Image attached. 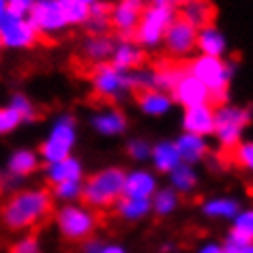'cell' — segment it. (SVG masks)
<instances>
[{
    "mask_svg": "<svg viewBox=\"0 0 253 253\" xmlns=\"http://www.w3.org/2000/svg\"><path fill=\"white\" fill-rule=\"evenodd\" d=\"M54 211V200L45 187H20L0 208V221L11 232H26L43 223Z\"/></svg>",
    "mask_w": 253,
    "mask_h": 253,
    "instance_id": "1",
    "label": "cell"
},
{
    "mask_svg": "<svg viewBox=\"0 0 253 253\" xmlns=\"http://www.w3.org/2000/svg\"><path fill=\"white\" fill-rule=\"evenodd\" d=\"M253 120V110L249 105L240 103H219L214 107V129H212V140L223 153H232L240 142L245 140V133L249 129Z\"/></svg>",
    "mask_w": 253,
    "mask_h": 253,
    "instance_id": "2",
    "label": "cell"
},
{
    "mask_svg": "<svg viewBox=\"0 0 253 253\" xmlns=\"http://www.w3.org/2000/svg\"><path fill=\"white\" fill-rule=\"evenodd\" d=\"M185 67H187L189 75H193L195 80H200L202 84L208 88L212 101L225 103L227 97H230L232 80H234V75H236V67H234L232 60L195 54L193 58L189 60V65H185Z\"/></svg>",
    "mask_w": 253,
    "mask_h": 253,
    "instance_id": "3",
    "label": "cell"
},
{
    "mask_svg": "<svg viewBox=\"0 0 253 253\" xmlns=\"http://www.w3.org/2000/svg\"><path fill=\"white\" fill-rule=\"evenodd\" d=\"M80 142V125L73 114H58L52 123H49L45 135L39 144V157L45 163H54L60 159H67L75 153Z\"/></svg>",
    "mask_w": 253,
    "mask_h": 253,
    "instance_id": "4",
    "label": "cell"
},
{
    "mask_svg": "<svg viewBox=\"0 0 253 253\" xmlns=\"http://www.w3.org/2000/svg\"><path fill=\"white\" fill-rule=\"evenodd\" d=\"M125 191V169L118 166H107L97 169L88 178H84L82 202L94 211L112 208L123 198Z\"/></svg>",
    "mask_w": 253,
    "mask_h": 253,
    "instance_id": "5",
    "label": "cell"
},
{
    "mask_svg": "<svg viewBox=\"0 0 253 253\" xmlns=\"http://www.w3.org/2000/svg\"><path fill=\"white\" fill-rule=\"evenodd\" d=\"M54 225L67 243H84L92 238L99 227V212L84 202L60 204L54 212Z\"/></svg>",
    "mask_w": 253,
    "mask_h": 253,
    "instance_id": "6",
    "label": "cell"
},
{
    "mask_svg": "<svg viewBox=\"0 0 253 253\" xmlns=\"http://www.w3.org/2000/svg\"><path fill=\"white\" fill-rule=\"evenodd\" d=\"M90 88L101 101H107L110 105L125 103L131 94H135L133 73L120 71L110 62H103V65L92 67Z\"/></svg>",
    "mask_w": 253,
    "mask_h": 253,
    "instance_id": "7",
    "label": "cell"
},
{
    "mask_svg": "<svg viewBox=\"0 0 253 253\" xmlns=\"http://www.w3.org/2000/svg\"><path fill=\"white\" fill-rule=\"evenodd\" d=\"M178 15V9H161V7H150L142 11V17L137 22V28L133 33V41L140 45L144 52H157L161 49L163 37L174 17Z\"/></svg>",
    "mask_w": 253,
    "mask_h": 253,
    "instance_id": "8",
    "label": "cell"
},
{
    "mask_svg": "<svg viewBox=\"0 0 253 253\" xmlns=\"http://www.w3.org/2000/svg\"><path fill=\"white\" fill-rule=\"evenodd\" d=\"M28 20L39 39H54L69 28L60 0H37L33 11L28 13Z\"/></svg>",
    "mask_w": 253,
    "mask_h": 253,
    "instance_id": "9",
    "label": "cell"
},
{
    "mask_svg": "<svg viewBox=\"0 0 253 253\" xmlns=\"http://www.w3.org/2000/svg\"><path fill=\"white\" fill-rule=\"evenodd\" d=\"M0 41H2V47L22 52V49L35 47L39 41V35H37L28 17L7 13L0 20Z\"/></svg>",
    "mask_w": 253,
    "mask_h": 253,
    "instance_id": "10",
    "label": "cell"
},
{
    "mask_svg": "<svg viewBox=\"0 0 253 253\" xmlns=\"http://www.w3.org/2000/svg\"><path fill=\"white\" fill-rule=\"evenodd\" d=\"M146 0H116L110 4V30L118 39H133Z\"/></svg>",
    "mask_w": 253,
    "mask_h": 253,
    "instance_id": "11",
    "label": "cell"
},
{
    "mask_svg": "<svg viewBox=\"0 0 253 253\" xmlns=\"http://www.w3.org/2000/svg\"><path fill=\"white\" fill-rule=\"evenodd\" d=\"M195 39H198V30L176 15L166 30L161 49H166L172 58H189L195 52Z\"/></svg>",
    "mask_w": 253,
    "mask_h": 253,
    "instance_id": "12",
    "label": "cell"
},
{
    "mask_svg": "<svg viewBox=\"0 0 253 253\" xmlns=\"http://www.w3.org/2000/svg\"><path fill=\"white\" fill-rule=\"evenodd\" d=\"M88 125L101 137H123L129 131V116L123 107L105 105L90 114Z\"/></svg>",
    "mask_w": 253,
    "mask_h": 253,
    "instance_id": "13",
    "label": "cell"
},
{
    "mask_svg": "<svg viewBox=\"0 0 253 253\" xmlns=\"http://www.w3.org/2000/svg\"><path fill=\"white\" fill-rule=\"evenodd\" d=\"M159 189V174L150 168H131L125 169V191L126 198L150 200L153 193Z\"/></svg>",
    "mask_w": 253,
    "mask_h": 253,
    "instance_id": "14",
    "label": "cell"
},
{
    "mask_svg": "<svg viewBox=\"0 0 253 253\" xmlns=\"http://www.w3.org/2000/svg\"><path fill=\"white\" fill-rule=\"evenodd\" d=\"M41 168H43V161H41L39 153H37L35 148L22 146V148H15L13 153L7 157L4 174L11 176V178L17 180V182H22V180H26L28 176L37 174Z\"/></svg>",
    "mask_w": 253,
    "mask_h": 253,
    "instance_id": "15",
    "label": "cell"
},
{
    "mask_svg": "<svg viewBox=\"0 0 253 253\" xmlns=\"http://www.w3.org/2000/svg\"><path fill=\"white\" fill-rule=\"evenodd\" d=\"M182 131L185 133H195L202 137H211L214 129V105L200 103L182 110Z\"/></svg>",
    "mask_w": 253,
    "mask_h": 253,
    "instance_id": "16",
    "label": "cell"
},
{
    "mask_svg": "<svg viewBox=\"0 0 253 253\" xmlns=\"http://www.w3.org/2000/svg\"><path fill=\"white\" fill-rule=\"evenodd\" d=\"M43 176L49 187L60 185V182H73V180H84L86 178V168L80 157H67V159L45 163L43 166Z\"/></svg>",
    "mask_w": 253,
    "mask_h": 253,
    "instance_id": "17",
    "label": "cell"
},
{
    "mask_svg": "<svg viewBox=\"0 0 253 253\" xmlns=\"http://www.w3.org/2000/svg\"><path fill=\"white\" fill-rule=\"evenodd\" d=\"M146 62V52L137 45L133 39H116L110 56V65H114L120 71L133 73Z\"/></svg>",
    "mask_w": 253,
    "mask_h": 253,
    "instance_id": "18",
    "label": "cell"
},
{
    "mask_svg": "<svg viewBox=\"0 0 253 253\" xmlns=\"http://www.w3.org/2000/svg\"><path fill=\"white\" fill-rule=\"evenodd\" d=\"M169 94H172V99H174V105L178 103L182 110H185V107H191V105H200V103H212L208 88L189 73L182 75V80L174 86V90Z\"/></svg>",
    "mask_w": 253,
    "mask_h": 253,
    "instance_id": "19",
    "label": "cell"
},
{
    "mask_svg": "<svg viewBox=\"0 0 253 253\" xmlns=\"http://www.w3.org/2000/svg\"><path fill=\"white\" fill-rule=\"evenodd\" d=\"M227 49H230V41L217 24H208L198 30V39H195L198 54L212 56V58H227Z\"/></svg>",
    "mask_w": 253,
    "mask_h": 253,
    "instance_id": "20",
    "label": "cell"
},
{
    "mask_svg": "<svg viewBox=\"0 0 253 253\" xmlns=\"http://www.w3.org/2000/svg\"><path fill=\"white\" fill-rule=\"evenodd\" d=\"M174 144L180 155V161L189 163V166H198V163L206 161L208 155H211V137H202V135L182 131L174 140Z\"/></svg>",
    "mask_w": 253,
    "mask_h": 253,
    "instance_id": "21",
    "label": "cell"
},
{
    "mask_svg": "<svg viewBox=\"0 0 253 253\" xmlns=\"http://www.w3.org/2000/svg\"><path fill=\"white\" fill-rule=\"evenodd\" d=\"M148 163L153 166L150 169H153V172H157L159 176H161V174L168 176L174 168H178L182 161H180L178 150H176L174 140H168V137H163V140L153 142V150H150Z\"/></svg>",
    "mask_w": 253,
    "mask_h": 253,
    "instance_id": "22",
    "label": "cell"
},
{
    "mask_svg": "<svg viewBox=\"0 0 253 253\" xmlns=\"http://www.w3.org/2000/svg\"><path fill=\"white\" fill-rule=\"evenodd\" d=\"M137 110L148 118H163L174 110V99L169 92L157 90V88L142 90L137 92Z\"/></svg>",
    "mask_w": 253,
    "mask_h": 253,
    "instance_id": "23",
    "label": "cell"
},
{
    "mask_svg": "<svg viewBox=\"0 0 253 253\" xmlns=\"http://www.w3.org/2000/svg\"><path fill=\"white\" fill-rule=\"evenodd\" d=\"M243 208L238 198L234 195H211L202 202V214L211 221H232Z\"/></svg>",
    "mask_w": 253,
    "mask_h": 253,
    "instance_id": "24",
    "label": "cell"
},
{
    "mask_svg": "<svg viewBox=\"0 0 253 253\" xmlns=\"http://www.w3.org/2000/svg\"><path fill=\"white\" fill-rule=\"evenodd\" d=\"M114 39L112 35H88L84 41H82L80 54L86 62H90L92 67L103 65V62H110L112 49H114Z\"/></svg>",
    "mask_w": 253,
    "mask_h": 253,
    "instance_id": "25",
    "label": "cell"
},
{
    "mask_svg": "<svg viewBox=\"0 0 253 253\" xmlns=\"http://www.w3.org/2000/svg\"><path fill=\"white\" fill-rule=\"evenodd\" d=\"M214 15H217V9L211 0H185V2H180L178 17L191 24L195 30L214 24Z\"/></svg>",
    "mask_w": 253,
    "mask_h": 253,
    "instance_id": "26",
    "label": "cell"
},
{
    "mask_svg": "<svg viewBox=\"0 0 253 253\" xmlns=\"http://www.w3.org/2000/svg\"><path fill=\"white\" fill-rule=\"evenodd\" d=\"M168 185L174 189L180 198L185 195H191L195 189L200 187V174L195 166H189V163H180L178 168H174L172 172L168 174Z\"/></svg>",
    "mask_w": 253,
    "mask_h": 253,
    "instance_id": "27",
    "label": "cell"
},
{
    "mask_svg": "<svg viewBox=\"0 0 253 253\" xmlns=\"http://www.w3.org/2000/svg\"><path fill=\"white\" fill-rule=\"evenodd\" d=\"M114 211L123 221L126 223H140V221L148 219L153 214V206H150V200H140V198H126L123 195L116 204H114Z\"/></svg>",
    "mask_w": 253,
    "mask_h": 253,
    "instance_id": "28",
    "label": "cell"
},
{
    "mask_svg": "<svg viewBox=\"0 0 253 253\" xmlns=\"http://www.w3.org/2000/svg\"><path fill=\"white\" fill-rule=\"evenodd\" d=\"M185 73L187 67L180 65V62H161L159 67H153V88L163 92H172Z\"/></svg>",
    "mask_w": 253,
    "mask_h": 253,
    "instance_id": "29",
    "label": "cell"
},
{
    "mask_svg": "<svg viewBox=\"0 0 253 253\" xmlns=\"http://www.w3.org/2000/svg\"><path fill=\"white\" fill-rule=\"evenodd\" d=\"M180 204H182V198L169 185H159V189H157L153 193V198H150L153 212L161 219L172 217V214L180 208Z\"/></svg>",
    "mask_w": 253,
    "mask_h": 253,
    "instance_id": "30",
    "label": "cell"
},
{
    "mask_svg": "<svg viewBox=\"0 0 253 253\" xmlns=\"http://www.w3.org/2000/svg\"><path fill=\"white\" fill-rule=\"evenodd\" d=\"M88 35H110V4L105 0H97L88 9V20H86Z\"/></svg>",
    "mask_w": 253,
    "mask_h": 253,
    "instance_id": "31",
    "label": "cell"
},
{
    "mask_svg": "<svg viewBox=\"0 0 253 253\" xmlns=\"http://www.w3.org/2000/svg\"><path fill=\"white\" fill-rule=\"evenodd\" d=\"M82 191H84V180H73V182H60V185L49 187V195L58 204H73L82 202Z\"/></svg>",
    "mask_w": 253,
    "mask_h": 253,
    "instance_id": "32",
    "label": "cell"
},
{
    "mask_svg": "<svg viewBox=\"0 0 253 253\" xmlns=\"http://www.w3.org/2000/svg\"><path fill=\"white\" fill-rule=\"evenodd\" d=\"M125 150H126V157H129L133 163H148L150 159V150H153V142L144 135H131L125 144Z\"/></svg>",
    "mask_w": 253,
    "mask_h": 253,
    "instance_id": "33",
    "label": "cell"
},
{
    "mask_svg": "<svg viewBox=\"0 0 253 253\" xmlns=\"http://www.w3.org/2000/svg\"><path fill=\"white\" fill-rule=\"evenodd\" d=\"M60 4H62V11H65L69 28L84 26L86 20H88V9H90L88 4L80 2V0H60Z\"/></svg>",
    "mask_w": 253,
    "mask_h": 253,
    "instance_id": "34",
    "label": "cell"
},
{
    "mask_svg": "<svg viewBox=\"0 0 253 253\" xmlns=\"http://www.w3.org/2000/svg\"><path fill=\"white\" fill-rule=\"evenodd\" d=\"M230 234L253 240V208H240L236 217L230 221Z\"/></svg>",
    "mask_w": 253,
    "mask_h": 253,
    "instance_id": "35",
    "label": "cell"
},
{
    "mask_svg": "<svg viewBox=\"0 0 253 253\" xmlns=\"http://www.w3.org/2000/svg\"><path fill=\"white\" fill-rule=\"evenodd\" d=\"M9 105L13 107V110L20 114V118L24 120V125L26 123H33V120L37 118V105L35 101L28 97V94L24 92H13L9 99Z\"/></svg>",
    "mask_w": 253,
    "mask_h": 253,
    "instance_id": "36",
    "label": "cell"
},
{
    "mask_svg": "<svg viewBox=\"0 0 253 253\" xmlns=\"http://www.w3.org/2000/svg\"><path fill=\"white\" fill-rule=\"evenodd\" d=\"M22 125H24V120L20 118V114H17L9 103L0 105V137L15 133Z\"/></svg>",
    "mask_w": 253,
    "mask_h": 253,
    "instance_id": "37",
    "label": "cell"
},
{
    "mask_svg": "<svg viewBox=\"0 0 253 253\" xmlns=\"http://www.w3.org/2000/svg\"><path fill=\"white\" fill-rule=\"evenodd\" d=\"M232 159L240 169H245L247 174H253V140L240 142L238 146L232 150Z\"/></svg>",
    "mask_w": 253,
    "mask_h": 253,
    "instance_id": "38",
    "label": "cell"
},
{
    "mask_svg": "<svg viewBox=\"0 0 253 253\" xmlns=\"http://www.w3.org/2000/svg\"><path fill=\"white\" fill-rule=\"evenodd\" d=\"M9 253H43L41 238L37 234H24V236L13 240V245L9 247Z\"/></svg>",
    "mask_w": 253,
    "mask_h": 253,
    "instance_id": "39",
    "label": "cell"
},
{
    "mask_svg": "<svg viewBox=\"0 0 253 253\" xmlns=\"http://www.w3.org/2000/svg\"><path fill=\"white\" fill-rule=\"evenodd\" d=\"M223 253H253V240L227 234L223 240Z\"/></svg>",
    "mask_w": 253,
    "mask_h": 253,
    "instance_id": "40",
    "label": "cell"
},
{
    "mask_svg": "<svg viewBox=\"0 0 253 253\" xmlns=\"http://www.w3.org/2000/svg\"><path fill=\"white\" fill-rule=\"evenodd\" d=\"M37 0H7V7H9V13L13 15H20V17H28V13L33 11Z\"/></svg>",
    "mask_w": 253,
    "mask_h": 253,
    "instance_id": "41",
    "label": "cell"
},
{
    "mask_svg": "<svg viewBox=\"0 0 253 253\" xmlns=\"http://www.w3.org/2000/svg\"><path fill=\"white\" fill-rule=\"evenodd\" d=\"M195 253H223V243H219V240H206V243H202L198 247Z\"/></svg>",
    "mask_w": 253,
    "mask_h": 253,
    "instance_id": "42",
    "label": "cell"
},
{
    "mask_svg": "<svg viewBox=\"0 0 253 253\" xmlns=\"http://www.w3.org/2000/svg\"><path fill=\"white\" fill-rule=\"evenodd\" d=\"M97 253H129V249L120 243H103L97 249Z\"/></svg>",
    "mask_w": 253,
    "mask_h": 253,
    "instance_id": "43",
    "label": "cell"
},
{
    "mask_svg": "<svg viewBox=\"0 0 253 253\" xmlns=\"http://www.w3.org/2000/svg\"><path fill=\"white\" fill-rule=\"evenodd\" d=\"M146 4H150V7H161V9H178L176 0H146Z\"/></svg>",
    "mask_w": 253,
    "mask_h": 253,
    "instance_id": "44",
    "label": "cell"
},
{
    "mask_svg": "<svg viewBox=\"0 0 253 253\" xmlns=\"http://www.w3.org/2000/svg\"><path fill=\"white\" fill-rule=\"evenodd\" d=\"M9 13V7H7V0H0V20Z\"/></svg>",
    "mask_w": 253,
    "mask_h": 253,
    "instance_id": "45",
    "label": "cell"
},
{
    "mask_svg": "<svg viewBox=\"0 0 253 253\" xmlns=\"http://www.w3.org/2000/svg\"><path fill=\"white\" fill-rule=\"evenodd\" d=\"M172 249H174L172 245H161V249H159V251H161V253H168V251H172Z\"/></svg>",
    "mask_w": 253,
    "mask_h": 253,
    "instance_id": "46",
    "label": "cell"
},
{
    "mask_svg": "<svg viewBox=\"0 0 253 253\" xmlns=\"http://www.w3.org/2000/svg\"><path fill=\"white\" fill-rule=\"evenodd\" d=\"M80 2H84V4H88V7H90V4H94L97 0H80Z\"/></svg>",
    "mask_w": 253,
    "mask_h": 253,
    "instance_id": "47",
    "label": "cell"
},
{
    "mask_svg": "<svg viewBox=\"0 0 253 253\" xmlns=\"http://www.w3.org/2000/svg\"><path fill=\"white\" fill-rule=\"evenodd\" d=\"M176 2H178V4H180V2H185V0H176Z\"/></svg>",
    "mask_w": 253,
    "mask_h": 253,
    "instance_id": "48",
    "label": "cell"
},
{
    "mask_svg": "<svg viewBox=\"0 0 253 253\" xmlns=\"http://www.w3.org/2000/svg\"><path fill=\"white\" fill-rule=\"evenodd\" d=\"M0 49H2V41H0Z\"/></svg>",
    "mask_w": 253,
    "mask_h": 253,
    "instance_id": "49",
    "label": "cell"
}]
</instances>
